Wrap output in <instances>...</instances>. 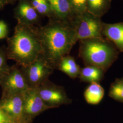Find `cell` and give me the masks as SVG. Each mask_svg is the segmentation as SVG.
I'll use <instances>...</instances> for the list:
<instances>
[{
  "label": "cell",
  "instance_id": "6da1fadb",
  "mask_svg": "<svg viewBox=\"0 0 123 123\" xmlns=\"http://www.w3.org/2000/svg\"><path fill=\"white\" fill-rule=\"evenodd\" d=\"M42 56L53 70L57 69L62 58L69 55L77 43L70 22L49 19L45 25L37 27Z\"/></svg>",
  "mask_w": 123,
  "mask_h": 123
},
{
  "label": "cell",
  "instance_id": "7a4b0ae2",
  "mask_svg": "<svg viewBox=\"0 0 123 123\" xmlns=\"http://www.w3.org/2000/svg\"><path fill=\"white\" fill-rule=\"evenodd\" d=\"M7 44L8 59L20 67L30 64L42 54L37 26L17 23L13 35L7 38Z\"/></svg>",
  "mask_w": 123,
  "mask_h": 123
},
{
  "label": "cell",
  "instance_id": "3957f363",
  "mask_svg": "<svg viewBox=\"0 0 123 123\" xmlns=\"http://www.w3.org/2000/svg\"><path fill=\"white\" fill-rule=\"evenodd\" d=\"M79 42V56L85 66H95L106 72L119 56L118 49L105 37L85 39Z\"/></svg>",
  "mask_w": 123,
  "mask_h": 123
},
{
  "label": "cell",
  "instance_id": "277c9868",
  "mask_svg": "<svg viewBox=\"0 0 123 123\" xmlns=\"http://www.w3.org/2000/svg\"><path fill=\"white\" fill-rule=\"evenodd\" d=\"M75 33L76 40L104 37L102 34L104 22L101 18L86 11L75 15L70 22Z\"/></svg>",
  "mask_w": 123,
  "mask_h": 123
},
{
  "label": "cell",
  "instance_id": "5b68a950",
  "mask_svg": "<svg viewBox=\"0 0 123 123\" xmlns=\"http://www.w3.org/2000/svg\"><path fill=\"white\" fill-rule=\"evenodd\" d=\"M20 68L29 88H32L38 87L49 80L54 71L42 55L30 64L20 67Z\"/></svg>",
  "mask_w": 123,
  "mask_h": 123
},
{
  "label": "cell",
  "instance_id": "8992f818",
  "mask_svg": "<svg viewBox=\"0 0 123 123\" xmlns=\"http://www.w3.org/2000/svg\"><path fill=\"white\" fill-rule=\"evenodd\" d=\"M36 89L45 105L50 109L69 105L72 103L64 88L53 83L49 80Z\"/></svg>",
  "mask_w": 123,
  "mask_h": 123
},
{
  "label": "cell",
  "instance_id": "52a82bcc",
  "mask_svg": "<svg viewBox=\"0 0 123 123\" xmlns=\"http://www.w3.org/2000/svg\"><path fill=\"white\" fill-rule=\"evenodd\" d=\"M1 95L23 93L29 88L20 67L15 64L10 66L8 70L0 78Z\"/></svg>",
  "mask_w": 123,
  "mask_h": 123
},
{
  "label": "cell",
  "instance_id": "ba28073f",
  "mask_svg": "<svg viewBox=\"0 0 123 123\" xmlns=\"http://www.w3.org/2000/svg\"><path fill=\"white\" fill-rule=\"evenodd\" d=\"M0 109L19 123H29L31 121L25 114L23 93L1 95Z\"/></svg>",
  "mask_w": 123,
  "mask_h": 123
},
{
  "label": "cell",
  "instance_id": "9c48e42d",
  "mask_svg": "<svg viewBox=\"0 0 123 123\" xmlns=\"http://www.w3.org/2000/svg\"><path fill=\"white\" fill-rule=\"evenodd\" d=\"M24 108L26 117L31 121L45 110L50 109L40 96L36 88H29L23 93Z\"/></svg>",
  "mask_w": 123,
  "mask_h": 123
},
{
  "label": "cell",
  "instance_id": "30bf717a",
  "mask_svg": "<svg viewBox=\"0 0 123 123\" xmlns=\"http://www.w3.org/2000/svg\"><path fill=\"white\" fill-rule=\"evenodd\" d=\"M14 17L17 23L29 26L39 23L40 16L31 4L30 0H20L14 9Z\"/></svg>",
  "mask_w": 123,
  "mask_h": 123
},
{
  "label": "cell",
  "instance_id": "8fae6325",
  "mask_svg": "<svg viewBox=\"0 0 123 123\" xmlns=\"http://www.w3.org/2000/svg\"><path fill=\"white\" fill-rule=\"evenodd\" d=\"M103 37L114 45L119 52H123V22L107 23L104 22Z\"/></svg>",
  "mask_w": 123,
  "mask_h": 123
},
{
  "label": "cell",
  "instance_id": "7c38bea8",
  "mask_svg": "<svg viewBox=\"0 0 123 123\" xmlns=\"http://www.w3.org/2000/svg\"><path fill=\"white\" fill-rule=\"evenodd\" d=\"M53 14V18L70 22L75 16L69 0H48Z\"/></svg>",
  "mask_w": 123,
  "mask_h": 123
},
{
  "label": "cell",
  "instance_id": "4fadbf2b",
  "mask_svg": "<svg viewBox=\"0 0 123 123\" xmlns=\"http://www.w3.org/2000/svg\"><path fill=\"white\" fill-rule=\"evenodd\" d=\"M105 72L102 68L93 66H85L81 68L79 78L81 82L99 83L104 77Z\"/></svg>",
  "mask_w": 123,
  "mask_h": 123
},
{
  "label": "cell",
  "instance_id": "5bb4252c",
  "mask_svg": "<svg viewBox=\"0 0 123 123\" xmlns=\"http://www.w3.org/2000/svg\"><path fill=\"white\" fill-rule=\"evenodd\" d=\"M81 68L77 63L74 58L69 55L62 58L57 67V69L72 79L79 77Z\"/></svg>",
  "mask_w": 123,
  "mask_h": 123
},
{
  "label": "cell",
  "instance_id": "9a60e30c",
  "mask_svg": "<svg viewBox=\"0 0 123 123\" xmlns=\"http://www.w3.org/2000/svg\"><path fill=\"white\" fill-rule=\"evenodd\" d=\"M105 95V90L99 83L90 84L84 92V97L87 103L92 105L98 104Z\"/></svg>",
  "mask_w": 123,
  "mask_h": 123
},
{
  "label": "cell",
  "instance_id": "2e32d148",
  "mask_svg": "<svg viewBox=\"0 0 123 123\" xmlns=\"http://www.w3.org/2000/svg\"><path fill=\"white\" fill-rule=\"evenodd\" d=\"M111 2L112 0H87V11L102 18L109 11Z\"/></svg>",
  "mask_w": 123,
  "mask_h": 123
},
{
  "label": "cell",
  "instance_id": "e0dca14e",
  "mask_svg": "<svg viewBox=\"0 0 123 123\" xmlns=\"http://www.w3.org/2000/svg\"><path fill=\"white\" fill-rule=\"evenodd\" d=\"M108 95L115 101L123 103V77L116 79L111 84Z\"/></svg>",
  "mask_w": 123,
  "mask_h": 123
},
{
  "label": "cell",
  "instance_id": "ac0fdd59",
  "mask_svg": "<svg viewBox=\"0 0 123 123\" xmlns=\"http://www.w3.org/2000/svg\"><path fill=\"white\" fill-rule=\"evenodd\" d=\"M31 4L40 17L53 18V14L48 0H30Z\"/></svg>",
  "mask_w": 123,
  "mask_h": 123
},
{
  "label": "cell",
  "instance_id": "d6986e66",
  "mask_svg": "<svg viewBox=\"0 0 123 123\" xmlns=\"http://www.w3.org/2000/svg\"><path fill=\"white\" fill-rule=\"evenodd\" d=\"M7 56L6 47H0V78L8 70L10 66L7 64Z\"/></svg>",
  "mask_w": 123,
  "mask_h": 123
},
{
  "label": "cell",
  "instance_id": "ffe728a7",
  "mask_svg": "<svg viewBox=\"0 0 123 123\" xmlns=\"http://www.w3.org/2000/svg\"><path fill=\"white\" fill-rule=\"evenodd\" d=\"M75 16L87 11V0H69Z\"/></svg>",
  "mask_w": 123,
  "mask_h": 123
},
{
  "label": "cell",
  "instance_id": "44dd1931",
  "mask_svg": "<svg viewBox=\"0 0 123 123\" xmlns=\"http://www.w3.org/2000/svg\"><path fill=\"white\" fill-rule=\"evenodd\" d=\"M8 28L4 21L0 20V39H3L8 37Z\"/></svg>",
  "mask_w": 123,
  "mask_h": 123
},
{
  "label": "cell",
  "instance_id": "7402d4cb",
  "mask_svg": "<svg viewBox=\"0 0 123 123\" xmlns=\"http://www.w3.org/2000/svg\"><path fill=\"white\" fill-rule=\"evenodd\" d=\"M0 123H19L0 109Z\"/></svg>",
  "mask_w": 123,
  "mask_h": 123
},
{
  "label": "cell",
  "instance_id": "603a6c76",
  "mask_svg": "<svg viewBox=\"0 0 123 123\" xmlns=\"http://www.w3.org/2000/svg\"><path fill=\"white\" fill-rule=\"evenodd\" d=\"M11 4L10 0H0V10H1L7 5Z\"/></svg>",
  "mask_w": 123,
  "mask_h": 123
},
{
  "label": "cell",
  "instance_id": "cb8c5ba5",
  "mask_svg": "<svg viewBox=\"0 0 123 123\" xmlns=\"http://www.w3.org/2000/svg\"><path fill=\"white\" fill-rule=\"evenodd\" d=\"M20 0H10V1H11V4H13L14 3H15L16 2H17V1H19Z\"/></svg>",
  "mask_w": 123,
  "mask_h": 123
}]
</instances>
